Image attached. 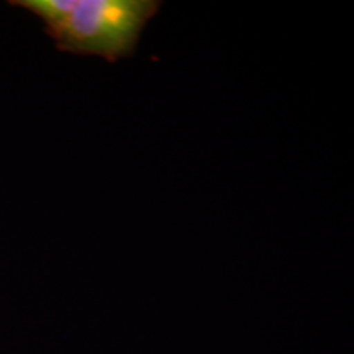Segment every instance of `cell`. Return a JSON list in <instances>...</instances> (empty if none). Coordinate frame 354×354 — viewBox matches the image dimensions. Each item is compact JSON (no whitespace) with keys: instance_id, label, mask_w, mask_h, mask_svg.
<instances>
[{"instance_id":"cell-1","label":"cell","mask_w":354,"mask_h":354,"mask_svg":"<svg viewBox=\"0 0 354 354\" xmlns=\"http://www.w3.org/2000/svg\"><path fill=\"white\" fill-rule=\"evenodd\" d=\"M44 24L59 51L94 55L109 63L133 56L159 0H15Z\"/></svg>"}]
</instances>
